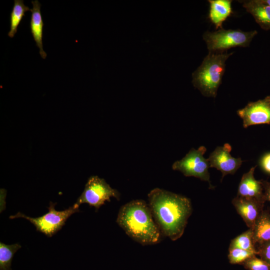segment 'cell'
<instances>
[{
  "instance_id": "9a60e30c",
  "label": "cell",
  "mask_w": 270,
  "mask_h": 270,
  "mask_svg": "<svg viewBox=\"0 0 270 270\" xmlns=\"http://www.w3.org/2000/svg\"><path fill=\"white\" fill-rule=\"evenodd\" d=\"M256 246L270 242V212L264 210L252 230Z\"/></svg>"
},
{
  "instance_id": "5b68a950",
  "label": "cell",
  "mask_w": 270,
  "mask_h": 270,
  "mask_svg": "<svg viewBox=\"0 0 270 270\" xmlns=\"http://www.w3.org/2000/svg\"><path fill=\"white\" fill-rule=\"evenodd\" d=\"M56 203L52 202L48 208V211L46 214L37 218H32L18 212L10 216V218H22L30 221L36 227L37 231L51 237L62 229L67 220L74 214L80 212V206L75 203L64 210L58 211L55 209Z\"/></svg>"
},
{
  "instance_id": "ba28073f",
  "label": "cell",
  "mask_w": 270,
  "mask_h": 270,
  "mask_svg": "<svg viewBox=\"0 0 270 270\" xmlns=\"http://www.w3.org/2000/svg\"><path fill=\"white\" fill-rule=\"evenodd\" d=\"M238 115L242 120L243 126L270 124V96L256 102H248L237 110Z\"/></svg>"
},
{
  "instance_id": "5bb4252c",
  "label": "cell",
  "mask_w": 270,
  "mask_h": 270,
  "mask_svg": "<svg viewBox=\"0 0 270 270\" xmlns=\"http://www.w3.org/2000/svg\"><path fill=\"white\" fill-rule=\"evenodd\" d=\"M208 2L210 20L216 29L222 28L223 22L232 13V0H208Z\"/></svg>"
},
{
  "instance_id": "44dd1931",
  "label": "cell",
  "mask_w": 270,
  "mask_h": 270,
  "mask_svg": "<svg viewBox=\"0 0 270 270\" xmlns=\"http://www.w3.org/2000/svg\"><path fill=\"white\" fill-rule=\"evenodd\" d=\"M258 255L270 264V242L256 246Z\"/></svg>"
},
{
  "instance_id": "ffe728a7",
  "label": "cell",
  "mask_w": 270,
  "mask_h": 270,
  "mask_svg": "<svg viewBox=\"0 0 270 270\" xmlns=\"http://www.w3.org/2000/svg\"><path fill=\"white\" fill-rule=\"evenodd\" d=\"M244 267L248 270H270V264L256 256L248 259L244 263Z\"/></svg>"
},
{
  "instance_id": "d6986e66",
  "label": "cell",
  "mask_w": 270,
  "mask_h": 270,
  "mask_svg": "<svg viewBox=\"0 0 270 270\" xmlns=\"http://www.w3.org/2000/svg\"><path fill=\"white\" fill-rule=\"evenodd\" d=\"M258 255V252L238 248H229L228 258L232 264L244 263L250 258Z\"/></svg>"
},
{
  "instance_id": "8992f818",
  "label": "cell",
  "mask_w": 270,
  "mask_h": 270,
  "mask_svg": "<svg viewBox=\"0 0 270 270\" xmlns=\"http://www.w3.org/2000/svg\"><path fill=\"white\" fill-rule=\"evenodd\" d=\"M111 198L120 200V192L112 188L104 178L92 176L88 180L83 192L76 203L79 206L88 204L95 208L97 212L106 202H110Z\"/></svg>"
},
{
  "instance_id": "30bf717a",
  "label": "cell",
  "mask_w": 270,
  "mask_h": 270,
  "mask_svg": "<svg viewBox=\"0 0 270 270\" xmlns=\"http://www.w3.org/2000/svg\"><path fill=\"white\" fill-rule=\"evenodd\" d=\"M232 202L248 228L252 230L264 210V203L238 196L233 198Z\"/></svg>"
},
{
  "instance_id": "7402d4cb",
  "label": "cell",
  "mask_w": 270,
  "mask_h": 270,
  "mask_svg": "<svg viewBox=\"0 0 270 270\" xmlns=\"http://www.w3.org/2000/svg\"><path fill=\"white\" fill-rule=\"evenodd\" d=\"M259 165L264 172L270 175V152L262 156L259 160Z\"/></svg>"
},
{
  "instance_id": "52a82bcc",
  "label": "cell",
  "mask_w": 270,
  "mask_h": 270,
  "mask_svg": "<svg viewBox=\"0 0 270 270\" xmlns=\"http://www.w3.org/2000/svg\"><path fill=\"white\" fill-rule=\"evenodd\" d=\"M206 150L204 146L196 150L192 148L182 158L174 162L172 170L181 172L186 176H194L208 182L210 188H212L210 180L209 162L204 156Z\"/></svg>"
},
{
  "instance_id": "8fae6325",
  "label": "cell",
  "mask_w": 270,
  "mask_h": 270,
  "mask_svg": "<svg viewBox=\"0 0 270 270\" xmlns=\"http://www.w3.org/2000/svg\"><path fill=\"white\" fill-rule=\"evenodd\" d=\"M256 168L252 167L242 175L236 196L265 203L266 200L261 181L256 180L254 176Z\"/></svg>"
},
{
  "instance_id": "7c38bea8",
  "label": "cell",
  "mask_w": 270,
  "mask_h": 270,
  "mask_svg": "<svg viewBox=\"0 0 270 270\" xmlns=\"http://www.w3.org/2000/svg\"><path fill=\"white\" fill-rule=\"evenodd\" d=\"M32 8L30 10L32 12L30 24V32L36 46L39 48L41 57L45 59L47 54L43 49L42 38L44 24L40 11L41 4L38 0H32Z\"/></svg>"
},
{
  "instance_id": "ac0fdd59",
  "label": "cell",
  "mask_w": 270,
  "mask_h": 270,
  "mask_svg": "<svg viewBox=\"0 0 270 270\" xmlns=\"http://www.w3.org/2000/svg\"><path fill=\"white\" fill-rule=\"evenodd\" d=\"M20 248L21 246L18 243L8 245L0 242V270H12L14 256Z\"/></svg>"
},
{
  "instance_id": "9c48e42d",
  "label": "cell",
  "mask_w": 270,
  "mask_h": 270,
  "mask_svg": "<svg viewBox=\"0 0 270 270\" xmlns=\"http://www.w3.org/2000/svg\"><path fill=\"white\" fill-rule=\"evenodd\" d=\"M232 149L231 146L226 143L222 146L216 148L208 158L210 167L214 168L222 172V180L226 174H234L243 162L240 158L231 156Z\"/></svg>"
},
{
  "instance_id": "3957f363",
  "label": "cell",
  "mask_w": 270,
  "mask_h": 270,
  "mask_svg": "<svg viewBox=\"0 0 270 270\" xmlns=\"http://www.w3.org/2000/svg\"><path fill=\"white\" fill-rule=\"evenodd\" d=\"M232 52H209L192 73V83L206 96L215 98L226 69V62Z\"/></svg>"
},
{
  "instance_id": "e0dca14e",
  "label": "cell",
  "mask_w": 270,
  "mask_h": 270,
  "mask_svg": "<svg viewBox=\"0 0 270 270\" xmlns=\"http://www.w3.org/2000/svg\"><path fill=\"white\" fill-rule=\"evenodd\" d=\"M229 248H238L258 252L254 240L252 230L248 228L232 239L230 242Z\"/></svg>"
},
{
  "instance_id": "277c9868",
  "label": "cell",
  "mask_w": 270,
  "mask_h": 270,
  "mask_svg": "<svg viewBox=\"0 0 270 270\" xmlns=\"http://www.w3.org/2000/svg\"><path fill=\"white\" fill-rule=\"evenodd\" d=\"M257 33L255 30L244 32L220 28L215 32L206 31L203 39L209 52H222L232 48L248 46Z\"/></svg>"
},
{
  "instance_id": "cb8c5ba5",
  "label": "cell",
  "mask_w": 270,
  "mask_h": 270,
  "mask_svg": "<svg viewBox=\"0 0 270 270\" xmlns=\"http://www.w3.org/2000/svg\"><path fill=\"white\" fill-rule=\"evenodd\" d=\"M262 0L264 3H266V4L270 6V0Z\"/></svg>"
},
{
  "instance_id": "4fadbf2b",
  "label": "cell",
  "mask_w": 270,
  "mask_h": 270,
  "mask_svg": "<svg viewBox=\"0 0 270 270\" xmlns=\"http://www.w3.org/2000/svg\"><path fill=\"white\" fill-rule=\"evenodd\" d=\"M246 12L254 18L262 28L270 30V6L262 0H248L242 2Z\"/></svg>"
},
{
  "instance_id": "6da1fadb",
  "label": "cell",
  "mask_w": 270,
  "mask_h": 270,
  "mask_svg": "<svg viewBox=\"0 0 270 270\" xmlns=\"http://www.w3.org/2000/svg\"><path fill=\"white\" fill-rule=\"evenodd\" d=\"M148 206L162 236L172 241L183 235L192 208L190 198L158 188L148 194Z\"/></svg>"
},
{
  "instance_id": "2e32d148",
  "label": "cell",
  "mask_w": 270,
  "mask_h": 270,
  "mask_svg": "<svg viewBox=\"0 0 270 270\" xmlns=\"http://www.w3.org/2000/svg\"><path fill=\"white\" fill-rule=\"evenodd\" d=\"M30 10L28 6L24 5L23 0H14V5L10 14V30L8 34L9 37H14L17 32L18 26L23 17L25 16V12Z\"/></svg>"
},
{
  "instance_id": "603a6c76",
  "label": "cell",
  "mask_w": 270,
  "mask_h": 270,
  "mask_svg": "<svg viewBox=\"0 0 270 270\" xmlns=\"http://www.w3.org/2000/svg\"><path fill=\"white\" fill-rule=\"evenodd\" d=\"M260 181L263 186L266 201L268 200L270 202V182L263 180H261Z\"/></svg>"
},
{
  "instance_id": "7a4b0ae2",
  "label": "cell",
  "mask_w": 270,
  "mask_h": 270,
  "mask_svg": "<svg viewBox=\"0 0 270 270\" xmlns=\"http://www.w3.org/2000/svg\"><path fill=\"white\" fill-rule=\"evenodd\" d=\"M116 222L129 237L142 246L155 244L161 240V232L144 200H132L122 206Z\"/></svg>"
}]
</instances>
